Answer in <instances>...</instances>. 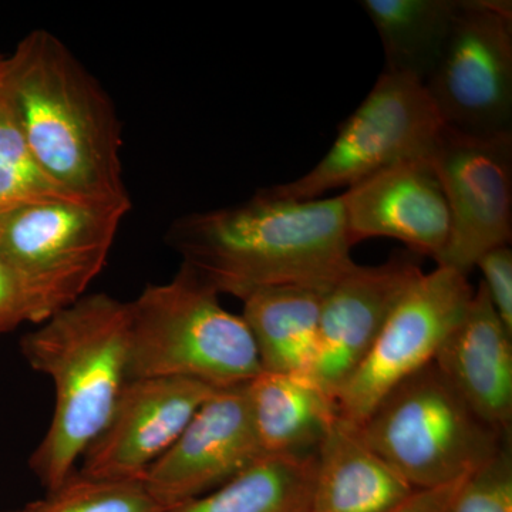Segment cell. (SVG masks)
Masks as SVG:
<instances>
[{
	"mask_svg": "<svg viewBox=\"0 0 512 512\" xmlns=\"http://www.w3.org/2000/svg\"><path fill=\"white\" fill-rule=\"evenodd\" d=\"M165 242L218 295L241 301L278 286L326 291L355 265L342 195L292 201L262 188L242 204L178 218Z\"/></svg>",
	"mask_w": 512,
	"mask_h": 512,
	"instance_id": "6da1fadb",
	"label": "cell"
},
{
	"mask_svg": "<svg viewBox=\"0 0 512 512\" xmlns=\"http://www.w3.org/2000/svg\"><path fill=\"white\" fill-rule=\"evenodd\" d=\"M5 79L37 163L87 202L130 200L121 126L99 80L49 30L36 29L6 57Z\"/></svg>",
	"mask_w": 512,
	"mask_h": 512,
	"instance_id": "7a4b0ae2",
	"label": "cell"
},
{
	"mask_svg": "<svg viewBox=\"0 0 512 512\" xmlns=\"http://www.w3.org/2000/svg\"><path fill=\"white\" fill-rule=\"evenodd\" d=\"M130 305L106 293L84 295L20 343L30 367L52 379V423L30 467L50 493L74 474L119 402L130 363Z\"/></svg>",
	"mask_w": 512,
	"mask_h": 512,
	"instance_id": "3957f363",
	"label": "cell"
},
{
	"mask_svg": "<svg viewBox=\"0 0 512 512\" xmlns=\"http://www.w3.org/2000/svg\"><path fill=\"white\" fill-rule=\"evenodd\" d=\"M187 266L148 285L130 305L128 379L178 377L214 389L247 384L262 372L251 330Z\"/></svg>",
	"mask_w": 512,
	"mask_h": 512,
	"instance_id": "277c9868",
	"label": "cell"
},
{
	"mask_svg": "<svg viewBox=\"0 0 512 512\" xmlns=\"http://www.w3.org/2000/svg\"><path fill=\"white\" fill-rule=\"evenodd\" d=\"M359 426L414 490L467 477L511 437L485 423L434 362L394 386Z\"/></svg>",
	"mask_w": 512,
	"mask_h": 512,
	"instance_id": "5b68a950",
	"label": "cell"
},
{
	"mask_svg": "<svg viewBox=\"0 0 512 512\" xmlns=\"http://www.w3.org/2000/svg\"><path fill=\"white\" fill-rule=\"evenodd\" d=\"M131 200L47 202L0 212V259L15 275L29 322L86 295L103 271Z\"/></svg>",
	"mask_w": 512,
	"mask_h": 512,
	"instance_id": "8992f818",
	"label": "cell"
},
{
	"mask_svg": "<svg viewBox=\"0 0 512 512\" xmlns=\"http://www.w3.org/2000/svg\"><path fill=\"white\" fill-rule=\"evenodd\" d=\"M444 127L423 83L383 70L366 99L340 124L322 160L302 177L264 190L292 201L348 190L392 165L430 157Z\"/></svg>",
	"mask_w": 512,
	"mask_h": 512,
	"instance_id": "52a82bcc",
	"label": "cell"
},
{
	"mask_svg": "<svg viewBox=\"0 0 512 512\" xmlns=\"http://www.w3.org/2000/svg\"><path fill=\"white\" fill-rule=\"evenodd\" d=\"M424 86L447 127L474 136L512 134L510 0H460Z\"/></svg>",
	"mask_w": 512,
	"mask_h": 512,
	"instance_id": "ba28073f",
	"label": "cell"
},
{
	"mask_svg": "<svg viewBox=\"0 0 512 512\" xmlns=\"http://www.w3.org/2000/svg\"><path fill=\"white\" fill-rule=\"evenodd\" d=\"M474 289L468 276L437 266L397 301L375 345L336 394L339 416L362 424L394 386L436 359L463 319Z\"/></svg>",
	"mask_w": 512,
	"mask_h": 512,
	"instance_id": "9c48e42d",
	"label": "cell"
},
{
	"mask_svg": "<svg viewBox=\"0 0 512 512\" xmlns=\"http://www.w3.org/2000/svg\"><path fill=\"white\" fill-rule=\"evenodd\" d=\"M429 158L450 212V238L436 264L468 276L485 252L511 245L512 134L446 126Z\"/></svg>",
	"mask_w": 512,
	"mask_h": 512,
	"instance_id": "30bf717a",
	"label": "cell"
},
{
	"mask_svg": "<svg viewBox=\"0 0 512 512\" xmlns=\"http://www.w3.org/2000/svg\"><path fill=\"white\" fill-rule=\"evenodd\" d=\"M247 384L212 394L141 480L165 510L210 493L265 456Z\"/></svg>",
	"mask_w": 512,
	"mask_h": 512,
	"instance_id": "8fae6325",
	"label": "cell"
},
{
	"mask_svg": "<svg viewBox=\"0 0 512 512\" xmlns=\"http://www.w3.org/2000/svg\"><path fill=\"white\" fill-rule=\"evenodd\" d=\"M423 274L419 255L394 252L375 266L353 265L323 292L318 340L305 375L335 400L375 345L406 289Z\"/></svg>",
	"mask_w": 512,
	"mask_h": 512,
	"instance_id": "7c38bea8",
	"label": "cell"
},
{
	"mask_svg": "<svg viewBox=\"0 0 512 512\" xmlns=\"http://www.w3.org/2000/svg\"><path fill=\"white\" fill-rule=\"evenodd\" d=\"M215 392L208 384L178 377L130 380L109 423L83 454L80 476L143 480Z\"/></svg>",
	"mask_w": 512,
	"mask_h": 512,
	"instance_id": "4fadbf2b",
	"label": "cell"
},
{
	"mask_svg": "<svg viewBox=\"0 0 512 512\" xmlns=\"http://www.w3.org/2000/svg\"><path fill=\"white\" fill-rule=\"evenodd\" d=\"M340 195L353 245L392 238L434 261L447 247L450 212L429 157L392 165Z\"/></svg>",
	"mask_w": 512,
	"mask_h": 512,
	"instance_id": "5bb4252c",
	"label": "cell"
},
{
	"mask_svg": "<svg viewBox=\"0 0 512 512\" xmlns=\"http://www.w3.org/2000/svg\"><path fill=\"white\" fill-rule=\"evenodd\" d=\"M434 365L485 423L511 433L512 332L481 282Z\"/></svg>",
	"mask_w": 512,
	"mask_h": 512,
	"instance_id": "9a60e30c",
	"label": "cell"
},
{
	"mask_svg": "<svg viewBox=\"0 0 512 512\" xmlns=\"http://www.w3.org/2000/svg\"><path fill=\"white\" fill-rule=\"evenodd\" d=\"M414 491L366 443L359 424L335 417L316 448L312 512H390Z\"/></svg>",
	"mask_w": 512,
	"mask_h": 512,
	"instance_id": "2e32d148",
	"label": "cell"
},
{
	"mask_svg": "<svg viewBox=\"0 0 512 512\" xmlns=\"http://www.w3.org/2000/svg\"><path fill=\"white\" fill-rule=\"evenodd\" d=\"M247 389L252 420L265 456L315 453L338 416L335 400L305 373L262 370Z\"/></svg>",
	"mask_w": 512,
	"mask_h": 512,
	"instance_id": "e0dca14e",
	"label": "cell"
},
{
	"mask_svg": "<svg viewBox=\"0 0 512 512\" xmlns=\"http://www.w3.org/2000/svg\"><path fill=\"white\" fill-rule=\"evenodd\" d=\"M325 291L302 286L261 289L242 299V318L264 372L306 373L318 340Z\"/></svg>",
	"mask_w": 512,
	"mask_h": 512,
	"instance_id": "ac0fdd59",
	"label": "cell"
},
{
	"mask_svg": "<svg viewBox=\"0 0 512 512\" xmlns=\"http://www.w3.org/2000/svg\"><path fill=\"white\" fill-rule=\"evenodd\" d=\"M382 42L384 72L426 83L439 62L460 0H362Z\"/></svg>",
	"mask_w": 512,
	"mask_h": 512,
	"instance_id": "d6986e66",
	"label": "cell"
},
{
	"mask_svg": "<svg viewBox=\"0 0 512 512\" xmlns=\"http://www.w3.org/2000/svg\"><path fill=\"white\" fill-rule=\"evenodd\" d=\"M316 451L264 456L210 493L165 512H312Z\"/></svg>",
	"mask_w": 512,
	"mask_h": 512,
	"instance_id": "ffe728a7",
	"label": "cell"
},
{
	"mask_svg": "<svg viewBox=\"0 0 512 512\" xmlns=\"http://www.w3.org/2000/svg\"><path fill=\"white\" fill-rule=\"evenodd\" d=\"M6 64V57H5ZM87 202L60 187L37 163L0 74V212L47 202Z\"/></svg>",
	"mask_w": 512,
	"mask_h": 512,
	"instance_id": "44dd1931",
	"label": "cell"
},
{
	"mask_svg": "<svg viewBox=\"0 0 512 512\" xmlns=\"http://www.w3.org/2000/svg\"><path fill=\"white\" fill-rule=\"evenodd\" d=\"M143 481L90 480L74 473L45 501L40 512H165Z\"/></svg>",
	"mask_w": 512,
	"mask_h": 512,
	"instance_id": "7402d4cb",
	"label": "cell"
},
{
	"mask_svg": "<svg viewBox=\"0 0 512 512\" xmlns=\"http://www.w3.org/2000/svg\"><path fill=\"white\" fill-rule=\"evenodd\" d=\"M451 512H512L511 437L464 478Z\"/></svg>",
	"mask_w": 512,
	"mask_h": 512,
	"instance_id": "603a6c76",
	"label": "cell"
},
{
	"mask_svg": "<svg viewBox=\"0 0 512 512\" xmlns=\"http://www.w3.org/2000/svg\"><path fill=\"white\" fill-rule=\"evenodd\" d=\"M485 291L505 328L512 332V249L511 245L490 249L478 259Z\"/></svg>",
	"mask_w": 512,
	"mask_h": 512,
	"instance_id": "cb8c5ba5",
	"label": "cell"
},
{
	"mask_svg": "<svg viewBox=\"0 0 512 512\" xmlns=\"http://www.w3.org/2000/svg\"><path fill=\"white\" fill-rule=\"evenodd\" d=\"M29 322L28 305L15 275L0 259V333Z\"/></svg>",
	"mask_w": 512,
	"mask_h": 512,
	"instance_id": "d4e9b609",
	"label": "cell"
},
{
	"mask_svg": "<svg viewBox=\"0 0 512 512\" xmlns=\"http://www.w3.org/2000/svg\"><path fill=\"white\" fill-rule=\"evenodd\" d=\"M464 478L443 487L416 490L390 512H451Z\"/></svg>",
	"mask_w": 512,
	"mask_h": 512,
	"instance_id": "484cf974",
	"label": "cell"
},
{
	"mask_svg": "<svg viewBox=\"0 0 512 512\" xmlns=\"http://www.w3.org/2000/svg\"><path fill=\"white\" fill-rule=\"evenodd\" d=\"M9 512H40V501H39V503L28 505V507L23 508V510L9 511Z\"/></svg>",
	"mask_w": 512,
	"mask_h": 512,
	"instance_id": "4316f807",
	"label": "cell"
},
{
	"mask_svg": "<svg viewBox=\"0 0 512 512\" xmlns=\"http://www.w3.org/2000/svg\"><path fill=\"white\" fill-rule=\"evenodd\" d=\"M3 67H5V57L0 56V74L3 72Z\"/></svg>",
	"mask_w": 512,
	"mask_h": 512,
	"instance_id": "83f0119b",
	"label": "cell"
}]
</instances>
